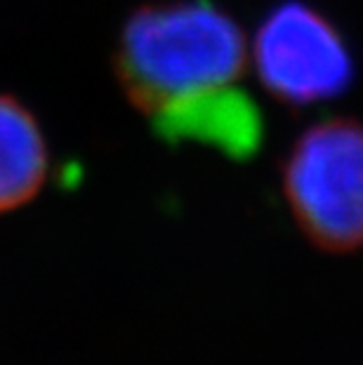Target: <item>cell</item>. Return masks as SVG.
<instances>
[{
  "label": "cell",
  "mask_w": 363,
  "mask_h": 365,
  "mask_svg": "<svg viewBox=\"0 0 363 365\" xmlns=\"http://www.w3.org/2000/svg\"><path fill=\"white\" fill-rule=\"evenodd\" d=\"M149 123L168 144H205L234 158L252 156L262 144L260 108L236 83L170 106Z\"/></svg>",
  "instance_id": "277c9868"
},
{
  "label": "cell",
  "mask_w": 363,
  "mask_h": 365,
  "mask_svg": "<svg viewBox=\"0 0 363 365\" xmlns=\"http://www.w3.org/2000/svg\"><path fill=\"white\" fill-rule=\"evenodd\" d=\"M252 64L272 97L288 106H314L349 90L357 73L344 36L312 5L288 0L260 24Z\"/></svg>",
  "instance_id": "3957f363"
},
{
  "label": "cell",
  "mask_w": 363,
  "mask_h": 365,
  "mask_svg": "<svg viewBox=\"0 0 363 365\" xmlns=\"http://www.w3.org/2000/svg\"><path fill=\"white\" fill-rule=\"evenodd\" d=\"M48 175V149L36 118L0 95V212L29 203Z\"/></svg>",
  "instance_id": "5b68a950"
},
{
  "label": "cell",
  "mask_w": 363,
  "mask_h": 365,
  "mask_svg": "<svg viewBox=\"0 0 363 365\" xmlns=\"http://www.w3.org/2000/svg\"><path fill=\"white\" fill-rule=\"evenodd\" d=\"M285 203L302 236L323 252L363 247V123L328 118L305 130L283 160Z\"/></svg>",
  "instance_id": "7a4b0ae2"
},
{
  "label": "cell",
  "mask_w": 363,
  "mask_h": 365,
  "mask_svg": "<svg viewBox=\"0 0 363 365\" xmlns=\"http://www.w3.org/2000/svg\"><path fill=\"white\" fill-rule=\"evenodd\" d=\"M248 43L210 0H168L130 14L116 48V76L146 118L241 81Z\"/></svg>",
  "instance_id": "6da1fadb"
}]
</instances>
